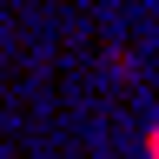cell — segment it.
Instances as JSON below:
<instances>
[{
    "instance_id": "obj_1",
    "label": "cell",
    "mask_w": 159,
    "mask_h": 159,
    "mask_svg": "<svg viewBox=\"0 0 159 159\" xmlns=\"http://www.w3.org/2000/svg\"><path fill=\"white\" fill-rule=\"evenodd\" d=\"M146 152H152V159H159V126H152V146H146Z\"/></svg>"
}]
</instances>
